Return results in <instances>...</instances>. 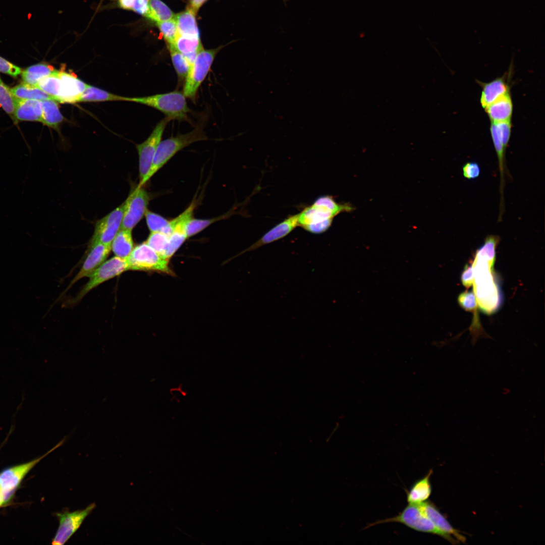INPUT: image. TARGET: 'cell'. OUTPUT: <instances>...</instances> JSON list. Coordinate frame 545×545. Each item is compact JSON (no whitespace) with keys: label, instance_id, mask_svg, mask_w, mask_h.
<instances>
[{"label":"cell","instance_id":"1","mask_svg":"<svg viewBox=\"0 0 545 545\" xmlns=\"http://www.w3.org/2000/svg\"><path fill=\"white\" fill-rule=\"evenodd\" d=\"M352 209L351 205L338 203L331 196H322L298 213V225L311 233L321 234L331 226L336 215Z\"/></svg>","mask_w":545,"mask_h":545},{"label":"cell","instance_id":"2","mask_svg":"<svg viewBox=\"0 0 545 545\" xmlns=\"http://www.w3.org/2000/svg\"><path fill=\"white\" fill-rule=\"evenodd\" d=\"M494 263L488 259L475 258L472 265L474 274V293L480 308L487 313L496 310L501 302L500 293L492 274Z\"/></svg>","mask_w":545,"mask_h":545},{"label":"cell","instance_id":"3","mask_svg":"<svg viewBox=\"0 0 545 545\" xmlns=\"http://www.w3.org/2000/svg\"><path fill=\"white\" fill-rule=\"evenodd\" d=\"M207 139L203 129L198 126L188 133L179 134L160 141L147 175L138 185L143 186L169 160L184 148L194 142Z\"/></svg>","mask_w":545,"mask_h":545},{"label":"cell","instance_id":"4","mask_svg":"<svg viewBox=\"0 0 545 545\" xmlns=\"http://www.w3.org/2000/svg\"><path fill=\"white\" fill-rule=\"evenodd\" d=\"M399 523L416 531L440 536L453 544L459 541L439 530L423 512L420 504H408L395 516L368 524L364 529L386 523Z\"/></svg>","mask_w":545,"mask_h":545},{"label":"cell","instance_id":"5","mask_svg":"<svg viewBox=\"0 0 545 545\" xmlns=\"http://www.w3.org/2000/svg\"><path fill=\"white\" fill-rule=\"evenodd\" d=\"M127 101L156 109L172 120H185L190 112L183 92L173 91L139 97H127Z\"/></svg>","mask_w":545,"mask_h":545},{"label":"cell","instance_id":"6","mask_svg":"<svg viewBox=\"0 0 545 545\" xmlns=\"http://www.w3.org/2000/svg\"><path fill=\"white\" fill-rule=\"evenodd\" d=\"M222 46L210 49L202 47L196 54L185 80L183 93L194 99L197 90L208 74L214 58Z\"/></svg>","mask_w":545,"mask_h":545},{"label":"cell","instance_id":"7","mask_svg":"<svg viewBox=\"0 0 545 545\" xmlns=\"http://www.w3.org/2000/svg\"><path fill=\"white\" fill-rule=\"evenodd\" d=\"M127 260L129 270L172 272L169 267V260L158 254L145 242L134 247Z\"/></svg>","mask_w":545,"mask_h":545},{"label":"cell","instance_id":"8","mask_svg":"<svg viewBox=\"0 0 545 545\" xmlns=\"http://www.w3.org/2000/svg\"><path fill=\"white\" fill-rule=\"evenodd\" d=\"M128 270L129 267L127 259L115 256L105 260L89 275V281L78 294L75 299V302L80 301L99 285Z\"/></svg>","mask_w":545,"mask_h":545},{"label":"cell","instance_id":"9","mask_svg":"<svg viewBox=\"0 0 545 545\" xmlns=\"http://www.w3.org/2000/svg\"><path fill=\"white\" fill-rule=\"evenodd\" d=\"M149 200V193L143 186L137 185L124 201L121 229L132 231L145 216Z\"/></svg>","mask_w":545,"mask_h":545},{"label":"cell","instance_id":"10","mask_svg":"<svg viewBox=\"0 0 545 545\" xmlns=\"http://www.w3.org/2000/svg\"><path fill=\"white\" fill-rule=\"evenodd\" d=\"M170 121L171 119L167 117L162 119L157 124L149 136L142 143L136 145L139 156V183L147 175L165 129Z\"/></svg>","mask_w":545,"mask_h":545},{"label":"cell","instance_id":"11","mask_svg":"<svg viewBox=\"0 0 545 545\" xmlns=\"http://www.w3.org/2000/svg\"><path fill=\"white\" fill-rule=\"evenodd\" d=\"M95 507L96 505L93 503L83 510L57 513L59 525L51 543L53 545L64 544L78 529L84 519Z\"/></svg>","mask_w":545,"mask_h":545},{"label":"cell","instance_id":"12","mask_svg":"<svg viewBox=\"0 0 545 545\" xmlns=\"http://www.w3.org/2000/svg\"><path fill=\"white\" fill-rule=\"evenodd\" d=\"M124 207V202L96 222L89 245L101 243L111 245L115 237L121 229Z\"/></svg>","mask_w":545,"mask_h":545},{"label":"cell","instance_id":"13","mask_svg":"<svg viewBox=\"0 0 545 545\" xmlns=\"http://www.w3.org/2000/svg\"><path fill=\"white\" fill-rule=\"evenodd\" d=\"M65 441L63 439L43 456L29 462L4 470L0 473V486L7 501L28 472L42 459L60 447Z\"/></svg>","mask_w":545,"mask_h":545},{"label":"cell","instance_id":"14","mask_svg":"<svg viewBox=\"0 0 545 545\" xmlns=\"http://www.w3.org/2000/svg\"><path fill=\"white\" fill-rule=\"evenodd\" d=\"M111 250L110 245L95 243L89 245V251L80 270L73 279L66 291L74 284L84 277H89L99 266L104 262Z\"/></svg>","mask_w":545,"mask_h":545},{"label":"cell","instance_id":"15","mask_svg":"<svg viewBox=\"0 0 545 545\" xmlns=\"http://www.w3.org/2000/svg\"><path fill=\"white\" fill-rule=\"evenodd\" d=\"M59 75L61 81V90L58 102H78L87 84L78 78L74 73L66 71L64 67L59 70Z\"/></svg>","mask_w":545,"mask_h":545},{"label":"cell","instance_id":"16","mask_svg":"<svg viewBox=\"0 0 545 545\" xmlns=\"http://www.w3.org/2000/svg\"><path fill=\"white\" fill-rule=\"evenodd\" d=\"M510 78L509 71L488 82H479L482 87L480 103L483 108L499 98L510 93Z\"/></svg>","mask_w":545,"mask_h":545},{"label":"cell","instance_id":"17","mask_svg":"<svg viewBox=\"0 0 545 545\" xmlns=\"http://www.w3.org/2000/svg\"><path fill=\"white\" fill-rule=\"evenodd\" d=\"M298 225V213L290 215L264 234L259 240L242 253L255 250L261 246L280 240Z\"/></svg>","mask_w":545,"mask_h":545},{"label":"cell","instance_id":"18","mask_svg":"<svg viewBox=\"0 0 545 545\" xmlns=\"http://www.w3.org/2000/svg\"><path fill=\"white\" fill-rule=\"evenodd\" d=\"M420 505L424 514L439 530L454 537L459 542H464L466 541V537L452 526L433 503L426 501Z\"/></svg>","mask_w":545,"mask_h":545},{"label":"cell","instance_id":"19","mask_svg":"<svg viewBox=\"0 0 545 545\" xmlns=\"http://www.w3.org/2000/svg\"><path fill=\"white\" fill-rule=\"evenodd\" d=\"M13 120L15 122L35 121L41 122V101L17 98Z\"/></svg>","mask_w":545,"mask_h":545},{"label":"cell","instance_id":"20","mask_svg":"<svg viewBox=\"0 0 545 545\" xmlns=\"http://www.w3.org/2000/svg\"><path fill=\"white\" fill-rule=\"evenodd\" d=\"M513 108V102L510 93L487 106L484 110L491 122H499L511 120Z\"/></svg>","mask_w":545,"mask_h":545},{"label":"cell","instance_id":"21","mask_svg":"<svg viewBox=\"0 0 545 545\" xmlns=\"http://www.w3.org/2000/svg\"><path fill=\"white\" fill-rule=\"evenodd\" d=\"M432 469L423 477L416 480L406 490V498L408 504H420L428 500L432 492L430 477Z\"/></svg>","mask_w":545,"mask_h":545},{"label":"cell","instance_id":"22","mask_svg":"<svg viewBox=\"0 0 545 545\" xmlns=\"http://www.w3.org/2000/svg\"><path fill=\"white\" fill-rule=\"evenodd\" d=\"M116 256L127 259L134 248L132 231L121 229L111 244Z\"/></svg>","mask_w":545,"mask_h":545},{"label":"cell","instance_id":"23","mask_svg":"<svg viewBox=\"0 0 545 545\" xmlns=\"http://www.w3.org/2000/svg\"><path fill=\"white\" fill-rule=\"evenodd\" d=\"M174 46L192 64L197 52L203 47L200 38L178 35Z\"/></svg>","mask_w":545,"mask_h":545},{"label":"cell","instance_id":"24","mask_svg":"<svg viewBox=\"0 0 545 545\" xmlns=\"http://www.w3.org/2000/svg\"><path fill=\"white\" fill-rule=\"evenodd\" d=\"M195 14L187 9L186 11L175 15L179 35L199 37Z\"/></svg>","mask_w":545,"mask_h":545},{"label":"cell","instance_id":"25","mask_svg":"<svg viewBox=\"0 0 545 545\" xmlns=\"http://www.w3.org/2000/svg\"><path fill=\"white\" fill-rule=\"evenodd\" d=\"M41 103V123L50 128L58 129L64 120V117L60 111L58 102L54 100L48 99L42 101Z\"/></svg>","mask_w":545,"mask_h":545},{"label":"cell","instance_id":"26","mask_svg":"<svg viewBox=\"0 0 545 545\" xmlns=\"http://www.w3.org/2000/svg\"><path fill=\"white\" fill-rule=\"evenodd\" d=\"M56 69L46 63H39L27 67L21 73L23 82L36 86L43 78L52 74Z\"/></svg>","mask_w":545,"mask_h":545},{"label":"cell","instance_id":"27","mask_svg":"<svg viewBox=\"0 0 545 545\" xmlns=\"http://www.w3.org/2000/svg\"><path fill=\"white\" fill-rule=\"evenodd\" d=\"M117 100L127 101V97L116 95L87 84L85 90L81 93L78 102Z\"/></svg>","mask_w":545,"mask_h":545},{"label":"cell","instance_id":"28","mask_svg":"<svg viewBox=\"0 0 545 545\" xmlns=\"http://www.w3.org/2000/svg\"><path fill=\"white\" fill-rule=\"evenodd\" d=\"M13 95L17 98L36 100L40 101L54 99L36 86L24 82L10 88Z\"/></svg>","mask_w":545,"mask_h":545},{"label":"cell","instance_id":"29","mask_svg":"<svg viewBox=\"0 0 545 545\" xmlns=\"http://www.w3.org/2000/svg\"><path fill=\"white\" fill-rule=\"evenodd\" d=\"M36 86L48 94L58 102L61 90V81L59 70L56 69L52 74L41 79Z\"/></svg>","mask_w":545,"mask_h":545},{"label":"cell","instance_id":"30","mask_svg":"<svg viewBox=\"0 0 545 545\" xmlns=\"http://www.w3.org/2000/svg\"><path fill=\"white\" fill-rule=\"evenodd\" d=\"M145 216L146 224L150 232H160L170 237L173 231L170 220L148 209Z\"/></svg>","mask_w":545,"mask_h":545},{"label":"cell","instance_id":"31","mask_svg":"<svg viewBox=\"0 0 545 545\" xmlns=\"http://www.w3.org/2000/svg\"><path fill=\"white\" fill-rule=\"evenodd\" d=\"M171 60L179 80L184 81L188 74L191 63L173 45L168 44Z\"/></svg>","mask_w":545,"mask_h":545},{"label":"cell","instance_id":"32","mask_svg":"<svg viewBox=\"0 0 545 545\" xmlns=\"http://www.w3.org/2000/svg\"><path fill=\"white\" fill-rule=\"evenodd\" d=\"M149 9L148 18L156 23L173 19L175 15L160 0H149Z\"/></svg>","mask_w":545,"mask_h":545},{"label":"cell","instance_id":"33","mask_svg":"<svg viewBox=\"0 0 545 545\" xmlns=\"http://www.w3.org/2000/svg\"><path fill=\"white\" fill-rule=\"evenodd\" d=\"M230 214V213H228L225 215L209 219H197L192 217L187 222L185 227V232L187 238L197 234L212 224L229 217Z\"/></svg>","mask_w":545,"mask_h":545},{"label":"cell","instance_id":"34","mask_svg":"<svg viewBox=\"0 0 545 545\" xmlns=\"http://www.w3.org/2000/svg\"><path fill=\"white\" fill-rule=\"evenodd\" d=\"M169 236L160 232H150L145 242L158 254L166 258ZM167 259V258H166Z\"/></svg>","mask_w":545,"mask_h":545},{"label":"cell","instance_id":"35","mask_svg":"<svg viewBox=\"0 0 545 545\" xmlns=\"http://www.w3.org/2000/svg\"><path fill=\"white\" fill-rule=\"evenodd\" d=\"M16 99L12 93L10 88L4 83L0 77V106L13 120Z\"/></svg>","mask_w":545,"mask_h":545},{"label":"cell","instance_id":"36","mask_svg":"<svg viewBox=\"0 0 545 545\" xmlns=\"http://www.w3.org/2000/svg\"><path fill=\"white\" fill-rule=\"evenodd\" d=\"M156 24L168 44L174 45L179 35L174 18L166 21L157 22Z\"/></svg>","mask_w":545,"mask_h":545},{"label":"cell","instance_id":"37","mask_svg":"<svg viewBox=\"0 0 545 545\" xmlns=\"http://www.w3.org/2000/svg\"><path fill=\"white\" fill-rule=\"evenodd\" d=\"M495 131L504 146L507 148L511 134V120L499 122H491Z\"/></svg>","mask_w":545,"mask_h":545},{"label":"cell","instance_id":"38","mask_svg":"<svg viewBox=\"0 0 545 545\" xmlns=\"http://www.w3.org/2000/svg\"><path fill=\"white\" fill-rule=\"evenodd\" d=\"M458 302L461 307L469 311L476 310L477 302L474 292L466 291L458 297Z\"/></svg>","mask_w":545,"mask_h":545},{"label":"cell","instance_id":"39","mask_svg":"<svg viewBox=\"0 0 545 545\" xmlns=\"http://www.w3.org/2000/svg\"><path fill=\"white\" fill-rule=\"evenodd\" d=\"M22 69L0 56V72L16 78L21 74Z\"/></svg>","mask_w":545,"mask_h":545},{"label":"cell","instance_id":"40","mask_svg":"<svg viewBox=\"0 0 545 545\" xmlns=\"http://www.w3.org/2000/svg\"><path fill=\"white\" fill-rule=\"evenodd\" d=\"M462 173L464 178L468 180L478 178L480 174V167L475 161H469L465 163L462 167Z\"/></svg>","mask_w":545,"mask_h":545},{"label":"cell","instance_id":"41","mask_svg":"<svg viewBox=\"0 0 545 545\" xmlns=\"http://www.w3.org/2000/svg\"><path fill=\"white\" fill-rule=\"evenodd\" d=\"M132 10L148 18L150 11L149 0H135Z\"/></svg>","mask_w":545,"mask_h":545},{"label":"cell","instance_id":"42","mask_svg":"<svg viewBox=\"0 0 545 545\" xmlns=\"http://www.w3.org/2000/svg\"><path fill=\"white\" fill-rule=\"evenodd\" d=\"M474 274L472 266H466L462 273L461 280L466 287H470L473 283Z\"/></svg>","mask_w":545,"mask_h":545},{"label":"cell","instance_id":"43","mask_svg":"<svg viewBox=\"0 0 545 545\" xmlns=\"http://www.w3.org/2000/svg\"><path fill=\"white\" fill-rule=\"evenodd\" d=\"M207 0H190L189 7L187 9L190 10L196 14L200 7Z\"/></svg>","mask_w":545,"mask_h":545},{"label":"cell","instance_id":"44","mask_svg":"<svg viewBox=\"0 0 545 545\" xmlns=\"http://www.w3.org/2000/svg\"><path fill=\"white\" fill-rule=\"evenodd\" d=\"M135 0H119V5L124 9H132Z\"/></svg>","mask_w":545,"mask_h":545},{"label":"cell","instance_id":"45","mask_svg":"<svg viewBox=\"0 0 545 545\" xmlns=\"http://www.w3.org/2000/svg\"><path fill=\"white\" fill-rule=\"evenodd\" d=\"M6 502L2 491L0 492V507Z\"/></svg>","mask_w":545,"mask_h":545},{"label":"cell","instance_id":"46","mask_svg":"<svg viewBox=\"0 0 545 545\" xmlns=\"http://www.w3.org/2000/svg\"><path fill=\"white\" fill-rule=\"evenodd\" d=\"M2 492V489H1V486H0V492Z\"/></svg>","mask_w":545,"mask_h":545}]
</instances>
